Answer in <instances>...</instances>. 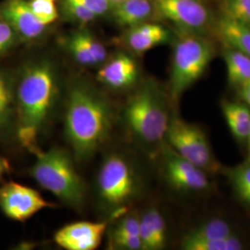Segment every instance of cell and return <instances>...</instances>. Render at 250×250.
Listing matches in <instances>:
<instances>
[{
	"label": "cell",
	"instance_id": "33",
	"mask_svg": "<svg viewBox=\"0 0 250 250\" xmlns=\"http://www.w3.org/2000/svg\"><path fill=\"white\" fill-rule=\"evenodd\" d=\"M9 171V164L6 159L0 156V180Z\"/></svg>",
	"mask_w": 250,
	"mask_h": 250
},
{
	"label": "cell",
	"instance_id": "35",
	"mask_svg": "<svg viewBox=\"0 0 250 250\" xmlns=\"http://www.w3.org/2000/svg\"><path fill=\"white\" fill-rule=\"evenodd\" d=\"M110 2H111V4H115L117 2H120V1H122V0H109Z\"/></svg>",
	"mask_w": 250,
	"mask_h": 250
},
{
	"label": "cell",
	"instance_id": "22",
	"mask_svg": "<svg viewBox=\"0 0 250 250\" xmlns=\"http://www.w3.org/2000/svg\"><path fill=\"white\" fill-rule=\"evenodd\" d=\"M232 233V228L227 222L222 219H212L198 225L186 236L197 239L222 240Z\"/></svg>",
	"mask_w": 250,
	"mask_h": 250
},
{
	"label": "cell",
	"instance_id": "16",
	"mask_svg": "<svg viewBox=\"0 0 250 250\" xmlns=\"http://www.w3.org/2000/svg\"><path fill=\"white\" fill-rule=\"evenodd\" d=\"M109 15L118 25L128 29L149 21L156 10L153 0H122L112 4Z\"/></svg>",
	"mask_w": 250,
	"mask_h": 250
},
{
	"label": "cell",
	"instance_id": "29",
	"mask_svg": "<svg viewBox=\"0 0 250 250\" xmlns=\"http://www.w3.org/2000/svg\"><path fill=\"white\" fill-rule=\"evenodd\" d=\"M232 180L235 191L245 199L250 194V163L234 170Z\"/></svg>",
	"mask_w": 250,
	"mask_h": 250
},
{
	"label": "cell",
	"instance_id": "27",
	"mask_svg": "<svg viewBox=\"0 0 250 250\" xmlns=\"http://www.w3.org/2000/svg\"><path fill=\"white\" fill-rule=\"evenodd\" d=\"M20 41L17 33L9 22L0 16V57L8 53Z\"/></svg>",
	"mask_w": 250,
	"mask_h": 250
},
{
	"label": "cell",
	"instance_id": "8",
	"mask_svg": "<svg viewBox=\"0 0 250 250\" xmlns=\"http://www.w3.org/2000/svg\"><path fill=\"white\" fill-rule=\"evenodd\" d=\"M156 15L182 32L200 34L210 24V15L202 0H153Z\"/></svg>",
	"mask_w": 250,
	"mask_h": 250
},
{
	"label": "cell",
	"instance_id": "37",
	"mask_svg": "<svg viewBox=\"0 0 250 250\" xmlns=\"http://www.w3.org/2000/svg\"><path fill=\"white\" fill-rule=\"evenodd\" d=\"M51 1H55V0H51Z\"/></svg>",
	"mask_w": 250,
	"mask_h": 250
},
{
	"label": "cell",
	"instance_id": "5",
	"mask_svg": "<svg viewBox=\"0 0 250 250\" xmlns=\"http://www.w3.org/2000/svg\"><path fill=\"white\" fill-rule=\"evenodd\" d=\"M215 56L213 43L200 34L182 32L170 65L169 94L176 103L183 94L204 74Z\"/></svg>",
	"mask_w": 250,
	"mask_h": 250
},
{
	"label": "cell",
	"instance_id": "9",
	"mask_svg": "<svg viewBox=\"0 0 250 250\" xmlns=\"http://www.w3.org/2000/svg\"><path fill=\"white\" fill-rule=\"evenodd\" d=\"M47 208H55V205L34 188L15 182L0 187V209L10 220L25 222Z\"/></svg>",
	"mask_w": 250,
	"mask_h": 250
},
{
	"label": "cell",
	"instance_id": "18",
	"mask_svg": "<svg viewBox=\"0 0 250 250\" xmlns=\"http://www.w3.org/2000/svg\"><path fill=\"white\" fill-rule=\"evenodd\" d=\"M16 134L15 79L0 69V138Z\"/></svg>",
	"mask_w": 250,
	"mask_h": 250
},
{
	"label": "cell",
	"instance_id": "3",
	"mask_svg": "<svg viewBox=\"0 0 250 250\" xmlns=\"http://www.w3.org/2000/svg\"><path fill=\"white\" fill-rule=\"evenodd\" d=\"M125 125L138 142L156 146L165 141L170 125L169 100L158 83H142L127 100L124 109Z\"/></svg>",
	"mask_w": 250,
	"mask_h": 250
},
{
	"label": "cell",
	"instance_id": "32",
	"mask_svg": "<svg viewBox=\"0 0 250 250\" xmlns=\"http://www.w3.org/2000/svg\"><path fill=\"white\" fill-rule=\"evenodd\" d=\"M242 99L250 107V79L242 87H240Z\"/></svg>",
	"mask_w": 250,
	"mask_h": 250
},
{
	"label": "cell",
	"instance_id": "19",
	"mask_svg": "<svg viewBox=\"0 0 250 250\" xmlns=\"http://www.w3.org/2000/svg\"><path fill=\"white\" fill-rule=\"evenodd\" d=\"M215 35L224 46L236 49L250 58V26L221 15L214 25Z\"/></svg>",
	"mask_w": 250,
	"mask_h": 250
},
{
	"label": "cell",
	"instance_id": "12",
	"mask_svg": "<svg viewBox=\"0 0 250 250\" xmlns=\"http://www.w3.org/2000/svg\"><path fill=\"white\" fill-rule=\"evenodd\" d=\"M0 16L12 26L22 42L40 40L47 29L36 18L28 0H5L0 6Z\"/></svg>",
	"mask_w": 250,
	"mask_h": 250
},
{
	"label": "cell",
	"instance_id": "11",
	"mask_svg": "<svg viewBox=\"0 0 250 250\" xmlns=\"http://www.w3.org/2000/svg\"><path fill=\"white\" fill-rule=\"evenodd\" d=\"M62 45L72 60L83 67H100L108 58L105 45L85 28L64 36Z\"/></svg>",
	"mask_w": 250,
	"mask_h": 250
},
{
	"label": "cell",
	"instance_id": "6",
	"mask_svg": "<svg viewBox=\"0 0 250 250\" xmlns=\"http://www.w3.org/2000/svg\"><path fill=\"white\" fill-rule=\"evenodd\" d=\"M97 188L104 208L115 217L124 214L139 191V180L133 163L122 153L108 154L101 163Z\"/></svg>",
	"mask_w": 250,
	"mask_h": 250
},
{
	"label": "cell",
	"instance_id": "20",
	"mask_svg": "<svg viewBox=\"0 0 250 250\" xmlns=\"http://www.w3.org/2000/svg\"><path fill=\"white\" fill-rule=\"evenodd\" d=\"M222 109L232 135L240 140H249L250 136V107L247 104L224 101Z\"/></svg>",
	"mask_w": 250,
	"mask_h": 250
},
{
	"label": "cell",
	"instance_id": "10",
	"mask_svg": "<svg viewBox=\"0 0 250 250\" xmlns=\"http://www.w3.org/2000/svg\"><path fill=\"white\" fill-rule=\"evenodd\" d=\"M163 165L166 180L179 191H202L209 182L205 171L181 157L169 145L163 147Z\"/></svg>",
	"mask_w": 250,
	"mask_h": 250
},
{
	"label": "cell",
	"instance_id": "2",
	"mask_svg": "<svg viewBox=\"0 0 250 250\" xmlns=\"http://www.w3.org/2000/svg\"><path fill=\"white\" fill-rule=\"evenodd\" d=\"M112 124L113 109L107 97L86 81H74L64 111V132L74 158L89 160L107 141Z\"/></svg>",
	"mask_w": 250,
	"mask_h": 250
},
{
	"label": "cell",
	"instance_id": "15",
	"mask_svg": "<svg viewBox=\"0 0 250 250\" xmlns=\"http://www.w3.org/2000/svg\"><path fill=\"white\" fill-rule=\"evenodd\" d=\"M170 39V32L167 28L147 21L128 28L122 37V43L130 51L143 54L158 45L168 43Z\"/></svg>",
	"mask_w": 250,
	"mask_h": 250
},
{
	"label": "cell",
	"instance_id": "25",
	"mask_svg": "<svg viewBox=\"0 0 250 250\" xmlns=\"http://www.w3.org/2000/svg\"><path fill=\"white\" fill-rule=\"evenodd\" d=\"M30 7L36 18L38 19L45 26H49L55 22L59 16V9L55 1L51 0H28Z\"/></svg>",
	"mask_w": 250,
	"mask_h": 250
},
{
	"label": "cell",
	"instance_id": "28",
	"mask_svg": "<svg viewBox=\"0 0 250 250\" xmlns=\"http://www.w3.org/2000/svg\"><path fill=\"white\" fill-rule=\"evenodd\" d=\"M225 238L222 240H208L185 236L181 247L185 250H227Z\"/></svg>",
	"mask_w": 250,
	"mask_h": 250
},
{
	"label": "cell",
	"instance_id": "1",
	"mask_svg": "<svg viewBox=\"0 0 250 250\" xmlns=\"http://www.w3.org/2000/svg\"><path fill=\"white\" fill-rule=\"evenodd\" d=\"M14 79L16 135L34 154L59 99V74L51 60L40 58L24 64Z\"/></svg>",
	"mask_w": 250,
	"mask_h": 250
},
{
	"label": "cell",
	"instance_id": "13",
	"mask_svg": "<svg viewBox=\"0 0 250 250\" xmlns=\"http://www.w3.org/2000/svg\"><path fill=\"white\" fill-rule=\"evenodd\" d=\"M106 222H76L58 230L54 241L66 250H95L106 232Z\"/></svg>",
	"mask_w": 250,
	"mask_h": 250
},
{
	"label": "cell",
	"instance_id": "23",
	"mask_svg": "<svg viewBox=\"0 0 250 250\" xmlns=\"http://www.w3.org/2000/svg\"><path fill=\"white\" fill-rule=\"evenodd\" d=\"M220 10L223 16L250 26V0H222Z\"/></svg>",
	"mask_w": 250,
	"mask_h": 250
},
{
	"label": "cell",
	"instance_id": "4",
	"mask_svg": "<svg viewBox=\"0 0 250 250\" xmlns=\"http://www.w3.org/2000/svg\"><path fill=\"white\" fill-rule=\"evenodd\" d=\"M34 154L36 162L30 172L36 183L65 205L81 210L84 204L85 188L71 155L60 147L45 151L38 149Z\"/></svg>",
	"mask_w": 250,
	"mask_h": 250
},
{
	"label": "cell",
	"instance_id": "30",
	"mask_svg": "<svg viewBox=\"0 0 250 250\" xmlns=\"http://www.w3.org/2000/svg\"><path fill=\"white\" fill-rule=\"evenodd\" d=\"M93 12L98 18L109 14L112 4L109 0H74Z\"/></svg>",
	"mask_w": 250,
	"mask_h": 250
},
{
	"label": "cell",
	"instance_id": "24",
	"mask_svg": "<svg viewBox=\"0 0 250 250\" xmlns=\"http://www.w3.org/2000/svg\"><path fill=\"white\" fill-rule=\"evenodd\" d=\"M116 222L109 231V238L119 236H139V216L133 212L117 217Z\"/></svg>",
	"mask_w": 250,
	"mask_h": 250
},
{
	"label": "cell",
	"instance_id": "36",
	"mask_svg": "<svg viewBox=\"0 0 250 250\" xmlns=\"http://www.w3.org/2000/svg\"><path fill=\"white\" fill-rule=\"evenodd\" d=\"M248 141H249V148H250V138H249V140H248Z\"/></svg>",
	"mask_w": 250,
	"mask_h": 250
},
{
	"label": "cell",
	"instance_id": "14",
	"mask_svg": "<svg viewBox=\"0 0 250 250\" xmlns=\"http://www.w3.org/2000/svg\"><path fill=\"white\" fill-rule=\"evenodd\" d=\"M139 77V68L134 58L125 52H119L103 63L97 74L100 83L114 91L132 88Z\"/></svg>",
	"mask_w": 250,
	"mask_h": 250
},
{
	"label": "cell",
	"instance_id": "26",
	"mask_svg": "<svg viewBox=\"0 0 250 250\" xmlns=\"http://www.w3.org/2000/svg\"><path fill=\"white\" fill-rule=\"evenodd\" d=\"M62 8L67 18L82 25H86L98 19L93 12L74 0H62Z\"/></svg>",
	"mask_w": 250,
	"mask_h": 250
},
{
	"label": "cell",
	"instance_id": "7",
	"mask_svg": "<svg viewBox=\"0 0 250 250\" xmlns=\"http://www.w3.org/2000/svg\"><path fill=\"white\" fill-rule=\"evenodd\" d=\"M165 140L181 157L208 173L219 171L221 164L215 158L208 137L197 125L171 118Z\"/></svg>",
	"mask_w": 250,
	"mask_h": 250
},
{
	"label": "cell",
	"instance_id": "17",
	"mask_svg": "<svg viewBox=\"0 0 250 250\" xmlns=\"http://www.w3.org/2000/svg\"><path fill=\"white\" fill-rule=\"evenodd\" d=\"M139 237L142 250H161L165 248L166 222L157 208H150L139 216Z\"/></svg>",
	"mask_w": 250,
	"mask_h": 250
},
{
	"label": "cell",
	"instance_id": "31",
	"mask_svg": "<svg viewBox=\"0 0 250 250\" xmlns=\"http://www.w3.org/2000/svg\"><path fill=\"white\" fill-rule=\"evenodd\" d=\"M227 250H241L243 249V244L239 237L234 235L233 233L228 235L225 238Z\"/></svg>",
	"mask_w": 250,
	"mask_h": 250
},
{
	"label": "cell",
	"instance_id": "21",
	"mask_svg": "<svg viewBox=\"0 0 250 250\" xmlns=\"http://www.w3.org/2000/svg\"><path fill=\"white\" fill-rule=\"evenodd\" d=\"M223 56L229 83L240 89L250 79V57L229 46H224Z\"/></svg>",
	"mask_w": 250,
	"mask_h": 250
},
{
	"label": "cell",
	"instance_id": "34",
	"mask_svg": "<svg viewBox=\"0 0 250 250\" xmlns=\"http://www.w3.org/2000/svg\"><path fill=\"white\" fill-rule=\"evenodd\" d=\"M244 200H245L247 203H249V204L250 205V194L249 195V196H248V197H246Z\"/></svg>",
	"mask_w": 250,
	"mask_h": 250
}]
</instances>
